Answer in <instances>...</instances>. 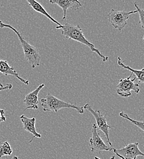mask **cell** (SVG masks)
Listing matches in <instances>:
<instances>
[{"label":"cell","mask_w":144,"mask_h":159,"mask_svg":"<svg viewBox=\"0 0 144 159\" xmlns=\"http://www.w3.org/2000/svg\"><path fill=\"white\" fill-rule=\"evenodd\" d=\"M12 159H19V158H18V157H17V156H14V157L12 158Z\"/></svg>","instance_id":"obj_21"},{"label":"cell","mask_w":144,"mask_h":159,"mask_svg":"<svg viewBox=\"0 0 144 159\" xmlns=\"http://www.w3.org/2000/svg\"><path fill=\"white\" fill-rule=\"evenodd\" d=\"M0 28H6L11 29L17 36L23 50L25 58L26 61L30 64V66L33 69L40 66L41 55L37 48L30 44L26 40L23 38L21 33L18 31L15 28L12 26L11 25L4 23L2 21L0 20Z\"/></svg>","instance_id":"obj_2"},{"label":"cell","mask_w":144,"mask_h":159,"mask_svg":"<svg viewBox=\"0 0 144 159\" xmlns=\"http://www.w3.org/2000/svg\"><path fill=\"white\" fill-rule=\"evenodd\" d=\"M83 108H85L86 110H88L93 115L96 122V125L97 126V128L101 130L104 134L109 144L111 146V148H112V144L110 141L109 136V130L112 129V127H110L109 125L107 124L106 116L103 115L100 110L93 109V108L88 103L85 104V106L83 107Z\"/></svg>","instance_id":"obj_6"},{"label":"cell","mask_w":144,"mask_h":159,"mask_svg":"<svg viewBox=\"0 0 144 159\" xmlns=\"http://www.w3.org/2000/svg\"><path fill=\"white\" fill-rule=\"evenodd\" d=\"M21 122L23 124V127L25 130L28 132L30 133L31 135H33V137L31 138V140L29 141L30 143L34 138H38L40 139L41 138V135L39 134V133L37 132L36 127H35V124H36V118L35 117L32 118H28L26 117L25 115H21L20 117Z\"/></svg>","instance_id":"obj_11"},{"label":"cell","mask_w":144,"mask_h":159,"mask_svg":"<svg viewBox=\"0 0 144 159\" xmlns=\"http://www.w3.org/2000/svg\"><path fill=\"white\" fill-rule=\"evenodd\" d=\"M4 114H5L4 110L0 109V123L4 122L6 119V116H4Z\"/></svg>","instance_id":"obj_19"},{"label":"cell","mask_w":144,"mask_h":159,"mask_svg":"<svg viewBox=\"0 0 144 159\" xmlns=\"http://www.w3.org/2000/svg\"><path fill=\"white\" fill-rule=\"evenodd\" d=\"M44 86V84H41L34 91L30 92L26 95L24 99V103L25 105L24 110H26L27 109H38V94Z\"/></svg>","instance_id":"obj_10"},{"label":"cell","mask_w":144,"mask_h":159,"mask_svg":"<svg viewBox=\"0 0 144 159\" xmlns=\"http://www.w3.org/2000/svg\"><path fill=\"white\" fill-rule=\"evenodd\" d=\"M51 4H57L62 8L63 11V16L62 20H66L67 11L71 9L74 11H77L82 6L81 2L78 0H49Z\"/></svg>","instance_id":"obj_9"},{"label":"cell","mask_w":144,"mask_h":159,"mask_svg":"<svg viewBox=\"0 0 144 159\" xmlns=\"http://www.w3.org/2000/svg\"><path fill=\"white\" fill-rule=\"evenodd\" d=\"M95 159H100V158H98V157H95ZM110 159H115V156H112V157H111V158Z\"/></svg>","instance_id":"obj_20"},{"label":"cell","mask_w":144,"mask_h":159,"mask_svg":"<svg viewBox=\"0 0 144 159\" xmlns=\"http://www.w3.org/2000/svg\"><path fill=\"white\" fill-rule=\"evenodd\" d=\"M139 143H130L124 148L117 149L113 148L114 152L121 159H137L138 156H144V153L139 149Z\"/></svg>","instance_id":"obj_7"},{"label":"cell","mask_w":144,"mask_h":159,"mask_svg":"<svg viewBox=\"0 0 144 159\" xmlns=\"http://www.w3.org/2000/svg\"><path fill=\"white\" fill-rule=\"evenodd\" d=\"M3 86V85H2V84H1V83H0V86Z\"/></svg>","instance_id":"obj_22"},{"label":"cell","mask_w":144,"mask_h":159,"mask_svg":"<svg viewBox=\"0 0 144 159\" xmlns=\"http://www.w3.org/2000/svg\"><path fill=\"white\" fill-rule=\"evenodd\" d=\"M12 153V149L7 141L2 143L0 145V159L3 156H11Z\"/></svg>","instance_id":"obj_15"},{"label":"cell","mask_w":144,"mask_h":159,"mask_svg":"<svg viewBox=\"0 0 144 159\" xmlns=\"http://www.w3.org/2000/svg\"><path fill=\"white\" fill-rule=\"evenodd\" d=\"M132 75L131 73L129 76L125 79L119 80L118 84L117 85V93L118 96L122 98H128L131 96V91H134L138 94L141 91V88L138 83H135L136 80V77L131 79V77Z\"/></svg>","instance_id":"obj_5"},{"label":"cell","mask_w":144,"mask_h":159,"mask_svg":"<svg viewBox=\"0 0 144 159\" xmlns=\"http://www.w3.org/2000/svg\"><path fill=\"white\" fill-rule=\"evenodd\" d=\"M41 102L44 111H53L57 113L62 109L72 108L76 110L78 113H84L83 107H79L75 104L64 102L50 94H48L45 98L42 99Z\"/></svg>","instance_id":"obj_3"},{"label":"cell","mask_w":144,"mask_h":159,"mask_svg":"<svg viewBox=\"0 0 144 159\" xmlns=\"http://www.w3.org/2000/svg\"><path fill=\"white\" fill-rule=\"evenodd\" d=\"M136 13H137L136 10L131 12H126L111 9L107 14V19L110 24L114 28L121 31L127 25V21L129 19V16Z\"/></svg>","instance_id":"obj_4"},{"label":"cell","mask_w":144,"mask_h":159,"mask_svg":"<svg viewBox=\"0 0 144 159\" xmlns=\"http://www.w3.org/2000/svg\"><path fill=\"white\" fill-rule=\"evenodd\" d=\"M89 146L91 152H97L100 154L103 151H112L113 148L108 147L103 141L102 138L98 132V128L95 124H93L91 127V137L89 140Z\"/></svg>","instance_id":"obj_8"},{"label":"cell","mask_w":144,"mask_h":159,"mask_svg":"<svg viewBox=\"0 0 144 159\" xmlns=\"http://www.w3.org/2000/svg\"><path fill=\"white\" fill-rule=\"evenodd\" d=\"M119 115L120 116L123 118L124 119H128V120H129L130 122H131L133 124H134L135 125H136L137 127H138L139 129H141V130L144 131V122L142 121H137V120H135L134 119H131L130 118L128 115L126 113H124V112H120L119 113Z\"/></svg>","instance_id":"obj_16"},{"label":"cell","mask_w":144,"mask_h":159,"mask_svg":"<svg viewBox=\"0 0 144 159\" xmlns=\"http://www.w3.org/2000/svg\"><path fill=\"white\" fill-rule=\"evenodd\" d=\"M56 29L61 30V33L66 39L74 40L87 46L92 52L96 53L102 59L103 62H106L109 58L103 55L101 52L95 47L90 41L86 39L83 34V30L79 25H73L68 23H65L61 26H57Z\"/></svg>","instance_id":"obj_1"},{"label":"cell","mask_w":144,"mask_h":159,"mask_svg":"<svg viewBox=\"0 0 144 159\" xmlns=\"http://www.w3.org/2000/svg\"><path fill=\"white\" fill-rule=\"evenodd\" d=\"M134 7L136 8V11H137V12L139 13V25H141V28L142 29H144V11L143 9H141L138 6H137V4L136 2H134Z\"/></svg>","instance_id":"obj_17"},{"label":"cell","mask_w":144,"mask_h":159,"mask_svg":"<svg viewBox=\"0 0 144 159\" xmlns=\"http://www.w3.org/2000/svg\"><path fill=\"white\" fill-rule=\"evenodd\" d=\"M118 64L120 67L123 68L124 69H126V70H128L129 71L131 72V73L135 75L136 76V79L138 80V81L140 82V83H144V69L142 68L141 70H135V69H132L131 67H130L129 66H126L124 65L123 62V61L122 60V58L118 57Z\"/></svg>","instance_id":"obj_14"},{"label":"cell","mask_w":144,"mask_h":159,"mask_svg":"<svg viewBox=\"0 0 144 159\" xmlns=\"http://www.w3.org/2000/svg\"><path fill=\"white\" fill-rule=\"evenodd\" d=\"M12 88V84H7L6 86H0V91H4V90H9Z\"/></svg>","instance_id":"obj_18"},{"label":"cell","mask_w":144,"mask_h":159,"mask_svg":"<svg viewBox=\"0 0 144 159\" xmlns=\"http://www.w3.org/2000/svg\"><path fill=\"white\" fill-rule=\"evenodd\" d=\"M0 72L5 76H8V75L14 76L16 77L17 79L19 80L21 82H22L26 85H29L30 84L28 80L24 79L19 76V75L15 70L14 68L8 64L7 61L0 60Z\"/></svg>","instance_id":"obj_12"},{"label":"cell","mask_w":144,"mask_h":159,"mask_svg":"<svg viewBox=\"0 0 144 159\" xmlns=\"http://www.w3.org/2000/svg\"><path fill=\"white\" fill-rule=\"evenodd\" d=\"M28 4L31 7L32 9H33L36 12L41 14L42 15L45 16L47 18H48L50 20H51L53 23H55L57 26H61L62 24L58 22L55 19H54L51 16H50L47 12L45 11L44 7L42 6L41 4L36 1V0H26Z\"/></svg>","instance_id":"obj_13"}]
</instances>
